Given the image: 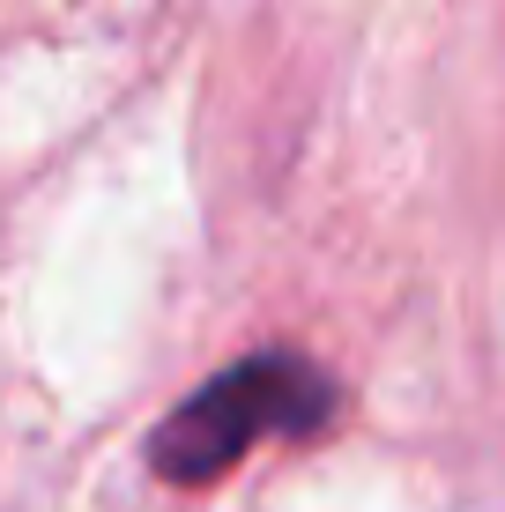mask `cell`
<instances>
[{
	"instance_id": "obj_1",
	"label": "cell",
	"mask_w": 505,
	"mask_h": 512,
	"mask_svg": "<svg viewBox=\"0 0 505 512\" xmlns=\"http://www.w3.org/2000/svg\"><path fill=\"white\" fill-rule=\"evenodd\" d=\"M335 379L298 349H260L238 357L231 372H216L201 394H186L179 409L156 423L149 438V468L164 483H216L223 468H238L253 446L268 438H312L335 416Z\"/></svg>"
}]
</instances>
